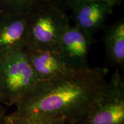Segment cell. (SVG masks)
Returning a JSON list of instances; mask_svg holds the SVG:
<instances>
[{
	"label": "cell",
	"instance_id": "8",
	"mask_svg": "<svg viewBox=\"0 0 124 124\" xmlns=\"http://www.w3.org/2000/svg\"><path fill=\"white\" fill-rule=\"evenodd\" d=\"M24 51L40 82L52 79L72 71L65 64L58 50L28 46Z\"/></svg>",
	"mask_w": 124,
	"mask_h": 124
},
{
	"label": "cell",
	"instance_id": "4",
	"mask_svg": "<svg viewBox=\"0 0 124 124\" xmlns=\"http://www.w3.org/2000/svg\"><path fill=\"white\" fill-rule=\"evenodd\" d=\"M76 124H124V79L118 70Z\"/></svg>",
	"mask_w": 124,
	"mask_h": 124
},
{
	"label": "cell",
	"instance_id": "13",
	"mask_svg": "<svg viewBox=\"0 0 124 124\" xmlns=\"http://www.w3.org/2000/svg\"><path fill=\"white\" fill-rule=\"evenodd\" d=\"M1 111H0V122H1V120H3L2 118V114H1Z\"/></svg>",
	"mask_w": 124,
	"mask_h": 124
},
{
	"label": "cell",
	"instance_id": "2",
	"mask_svg": "<svg viewBox=\"0 0 124 124\" xmlns=\"http://www.w3.org/2000/svg\"><path fill=\"white\" fill-rule=\"evenodd\" d=\"M39 82L24 50L0 60V103L17 106Z\"/></svg>",
	"mask_w": 124,
	"mask_h": 124
},
{
	"label": "cell",
	"instance_id": "3",
	"mask_svg": "<svg viewBox=\"0 0 124 124\" xmlns=\"http://www.w3.org/2000/svg\"><path fill=\"white\" fill-rule=\"evenodd\" d=\"M66 10L55 0L27 17L29 43L27 47L57 50L61 37L71 25Z\"/></svg>",
	"mask_w": 124,
	"mask_h": 124
},
{
	"label": "cell",
	"instance_id": "1",
	"mask_svg": "<svg viewBox=\"0 0 124 124\" xmlns=\"http://www.w3.org/2000/svg\"><path fill=\"white\" fill-rule=\"evenodd\" d=\"M108 71L105 67H90L40 82L30 95L17 105L16 111L63 124H76L103 90Z\"/></svg>",
	"mask_w": 124,
	"mask_h": 124
},
{
	"label": "cell",
	"instance_id": "9",
	"mask_svg": "<svg viewBox=\"0 0 124 124\" xmlns=\"http://www.w3.org/2000/svg\"><path fill=\"white\" fill-rule=\"evenodd\" d=\"M103 42L107 58L115 66L124 67V20L120 18L105 31Z\"/></svg>",
	"mask_w": 124,
	"mask_h": 124
},
{
	"label": "cell",
	"instance_id": "12",
	"mask_svg": "<svg viewBox=\"0 0 124 124\" xmlns=\"http://www.w3.org/2000/svg\"><path fill=\"white\" fill-rule=\"evenodd\" d=\"M65 10H70L72 7L83 2L91 1H101L106 3L113 8L120 6L123 0H55Z\"/></svg>",
	"mask_w": 124,
	"mask_h": 124
},
{
	"label": "cell",
	"instance_id": "10",
	"mask_svg": "<svg viewBox=\"0 0 124 124\" xmlns=\"http://www.w3.org/2000/svg\"><path fill=\"white\" fill-rule=\"evenodd\" d=\"M51 0H0V12L3 14L29 17Z\"/></svg>",
	"mask_w": 124,
	"mask_h": 124
},
{
	"label": "cell",
	"instance_id": "5",
	"mask_svg": "<svg viewBox=\"0 0 124 124\" xmlns=\"http://www.w3.org/2000/svg\"><path fill=\"white\" fill-rule=\"evenodd\" d=\"M94 39L75 26L70 25L60 38L57 50L68 67L79 70L90 67L88 55Z\"/></svg>",
	"mask_w": 124,
	"mask_h": 124
},
{
	"label": "cell",
	"instance_id": "7",
	"mask_svg": "<svg viewBox=\"0 0 124 124\" xmlns=\"http://www.w3.org/2000/svg\"><path fill=\"white\" fill-rule=\"evenodd\" d=\"M70 10V19L73 21L74 25L93 37L104 27L113 8L101 1H91L77 5Z\"/></svg>",
	"mask_w": 124,
	"mask_h": 124
},
{
	"label": "cell",
	"instance_id": "6",
	"mask_svg": "<svg viewBox=\"0 0 124 124\" xmlns=\"http://www.w3.org/2000/svg\"><path fill=\"white\" fill-rule=\"evenodd\" d=\"M29 43L27 17L0 15V60L24 50Z\"/></svg>",
	"mask_w": 124,
	"mask_h": 124
},
{
	"label": "cell",
	"instance_id": "11",
	"mask_svg": "<svg viewBox=\"0 0 124 124\" xmlns=\"http://www.w3.org/2000/svg\"><path fill=\"white\" fill-rule=\"evenodd\" d=\"M3 124H63L48 118L32 114L16 111L15 114L5 119Z\"/></svg>",
	"mask_w": 124,
	"mask_h": 124
},
{
	"label": "cell",
	"instance_id": "14",
	"mask_svg": "<svg viewBox=\"0 0 124 124\" xmlns=\"http://www.w3.org/2000/svg\"><path fill=\"white\" fill-rule=\"evenodd\" d=\"M1 12H0V15H1Z\"/></svg>",
	"mask_w": 124,
	"mask_h": 124
}]
</instances>
